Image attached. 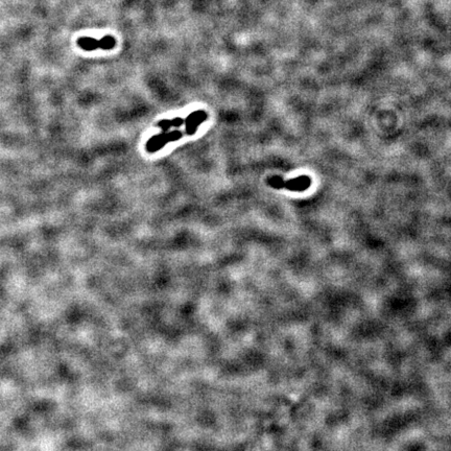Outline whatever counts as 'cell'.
Wrapping results in <instances>:
<instances>
[{
  "label": "cell",
  "instance_id": "obj_1",
  "mask_svg": "<svg viewBox=\"0 0 451 451\" xmlns=\"http://www.w3.org/2000/svg\"><path fill=\"white\" fill-rule=\"evenodd\" d=\"M268 184L275 188V189H287L290 191H298L303 192L311 186V179L310 177L304 174V176L297 177L295 179H290L287 181H284L280 176H273L268 179Z\"/></svg>",
  "mask_w": 451,
  "mask_h": 451
},
{
  "label": "cell",
  "instance_id": "obj_7",
  "mask_svg": "<svg viewBox=\"0 0 451 451\" xmlns=\"http://www.w3.org/2000/svg\"><path fill=\"white\" fill-rule=\"evenodd\" d=\"M170 121H171V126H177V127L181 126L184 123V119L181 118V117H176V118H173Z\"/></svg>",
  "mask_w": 451,
  "mask_h": 451
},
{
  "label": "cell",
  "instance_id": "obj_6",
  "mask_svg": "<svg viewBox=\"0 0 451 451\" xmlns=\"http://www.w3.org/2000/svg\"><path fill=\"white\" fill-rule=\"evenodd\" d=\"M157 126L161 127L163 132H167V131L169 130V127L171 126V121L168 120V119H163V120H161L160 122H158Z\"/></svg>",
  "mask_w": 451,
  "mask_h": 451
},
{
  "label": "cell",
  "instance_id": "obj_2",
  "mask_svg": "<svg viewBox=\"0 0 451 451\" xmlns=\"http://www.w3.org/2000/svg\"><path fill=\"white\" fill-rule=\"evenodd\" d=\"M208 118V115L204 111H196L191 114L188 115V117L184 120L186 125V133L187 135H195L198 126L205 121Z\"/></svg>",
  "mask_w": 451,
  "mask_h": 451
},
{
  "label": "cell",
  "instance_id": "obj_4",
  "mask_svg": "<svg viewBox=\"0 0 451 451\" xmlns=\"http://www.w3.org/2000/svg\"><path fill=\"white\" fill-rule=\"evenodd\" d=\"M78 45L86 51H93L98 48V40L90 37H82L78 40Z\"/></svg>",
  "mask_w": 451,
  "mask_h": 451
},
{
  "label": "cell",
  "instance_id": "obj_3",
  "mask_svg": "<svg viewBox=\"0 0 451 451\" xmlns=\"http://www.w3.org/2000/svg\"><path fill=\"white\" fill-rule=\"evenodd\" d=\"M170 142L169 136L167 132H162L158 135L153 136L147 143V150L150 153H155L159 150H161L165 144Z\"/></svg>",
  "mask_w": 451,
  "mask_h": 451
},
{
  "label": "cell",
  "instance_id": "obj_5",
  "mask_svg": "<svg viewBox=\"0 0 451 451\" xmlns=\"http://www.w3.org/2000/svg\"><path fill=\"white\" fill-rule=\"evenodd\" d=\"M115 45H116V40L111 36H106L103 39L98 40V48L110 50L114 48Z\"/></svg>",
  "mask_w": 451,
  "mask_h": 451
}]
</instances>
